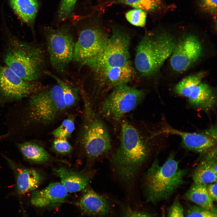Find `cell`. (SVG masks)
Returning <instances> with one entry per match:
<instances>
[{"instance_id":"603a6c76","label":"cell","mask_w":217,"mask_h":217,"mask_svg":"<svg viewBox=\"0 0 217 217\" xmlns=\"http://www.w3.org/2000/svg\"><path fill=\"white\" fill-rule=\"evenodd\" d=\"M185 196L188 200L204 209L211 210L215 207L208 193L206 184L194 183Z\"/></svg>"},{"instance_id":"44dd1931","label":"cell","mask_w":217,"mask_h":217,"mask_svg":"<svg viewBox=\"0 0 217 217\" xmlns=\"http://www.w3.org/2000/svg\"><path fill=\"white\" fill-rule=\"evenodd\" d=\"M15 13L24 22L31 28L39 7L37 0H9Z\"/></svg>"},{"instance_id":"ffe728a7","label":"cell","mask_w":217,"mask_h":217,"mask_svg":"<svg viewBox=\"0 0 217 217\" xmlns=\"http://www.w3.org/2000/svg\"><path fill=\"white\" fill-rule=\"evenodd\" d=\"M55 173L61 178V183L68 192L74 193L84 189L89 180L82 174L61 167L54 169Z\"/></svg>"},{"instance_id":"5b68a950","label":"cell","mask_w":217,"mask_h":217,"mask_svg":"<svg viewBox=\"0 0 217 217\" xmlns=\"http://www.w3.org/2000/svg\"><path fill=\"white\" fill-rule=\"evenodd\" d=\"M176 41L172 35L166 32L144 36L136 50L135 64L138 71L145 77L157 74L170 57Z\"/></svg>"},{"instance_id":"e0dca14e","label":"cell","mask_w":217,"mask_h":217,"mask_svg":"<svg viewBox=\"0 0 217 217\" xmlns=\"http://www.w3.org/2000/svg\"><path fill=\"white\" fill-rule=\"evenodd\" d=\"M186 98L193 106L207 112L212 109L216 103L214 90L203 81L191 90Z\"/></svg>"},{"instance_id":"4fadbf2b","label":"cell","mask_w":217,"mask_h":217,"mask_svg":"<svg viewBox=\"0 0 217 217\" xmlns=\"http://www.w3.org/2000/svg\"><path fill=\"white\" fill-rule=\"evenodd\" d=\"M159 133L179 136L181 138L183 147L203 156L217 148L216 125H212L199 132H189L179 131L165 124Z\"/></svg>"},{"instance_id":"4316f807","label":"cell","mask_w":217,"mask_h":217,"mask_svg":"<svg viewBox=\"0 0 217 217\" xmlns=\"http://www.w3.org/2000/svg\"><path fill=\"white\" fill-rule=\"evenodd\" d=\"M74 129V121L68 118L64 120L60 126L52 132V134L57 138L66 139L70 137Z\"/></svg>"},{"instance_id":"484cf974","label":"cell","mask_w":217,"mask_h":217,"mask_svg":"<svg viewBox=\"0 0 217 217\" xmlns=\"http://www.w3.org/2000/svg\"><path fill=\"white\" fill-rule=\"evenodd\" d=\"M121 2L130 5L135 9L145 11L152 12L156 10L159 5V2L155 0H120Z\"/></svg>"},{"instance_id":"836d02e7","label":"cell","mask_w":217,"mask_h":217,"mask_svg":"<svg viewBox=\"0 0 217 217\" xmlns=\"http://www.w3.org/2000/svg\"><path fill=\"white\" fill-rule=\"evenodd\" d=\"M217 183L210 184L206 186L208 193L213 201H217Z\"/></svg>"},{"instance_id":"d6986e66","label":"cell","mask_w":217,"mask_h":217,"mask_svg":"<svg viewBox=\"0 0 217 217\" xmlns=\"http://www.w3.org/2000/svg\"><path fill=\"white\" fill-rule=\"evenodd\" d=\"M194 170V183L206 184L217 181V153L213 151L204 156Z\"/></svg>"},{"instance_id":"74e56055","label":"cell","mask_w":217,"mask_h":217,"mask_svg":"<svg viewBox=\"0 0 217 217\" xmlns=\"http://www.w3.org/2000/svg\"><path fill=\"white\" fill-rule=\"evenodd\" d=\"M217 217V216H214V217Z\"/></svg>"},{"instance_id":"3957f363","label":"cell","mask_w":217,"mask_h":217,"mask_svg":"<svg viewBox=\"0 0 217 217\" xmlns=\"http://www.w3.org/2000/svg\"><path fill=\"white\" fill-rule=\"evenodd\" d=\"M186 173V170L179 167L173 154L162 165L156 158L143 177L147 200L155 203L168 199L184 184Z\"/></svg>"},{"instance_id":"277c9868","label":"cell","mask_w":217,"mask_h":217,"mask_svg":"<svg viewBox=\"0 0 217 217\" xmlns=\"http://www.w3.org/2000/svg\"><path fill=\"white\" fill-rule=\"evenodd\" d=\"M81 95L83 106L79 132L80 142L89 158H104L109 155L112 147L109 133L83 91Z\"/></svg>"},{"instance_id":"8d00e7d4","label":"cell","mask_w":217,"mask_h":217,"mask_svg":"<svg viewBox=\"0 0 217 217\" xmlns=\"http://www.w3.org/2000/svg\"><path fill=\"white\" fill-rule=\"evenodd\" d=\"M155 0L158 1V2H159L160 1H161L162 0Z\"/></svg>"},{"instance_id":"cb8c5ba5","label":"cell","mask_w":217,"mask_h":217,"mask_svg":"<svg viewBox=\"0 0 217 217\" xmlns=\"http://www.w3.org/2000/svg\"><path fill=\"white\" fill-rule=\"evenodd\" d=\"M204 75L203 72H200L184 78L175 85L174 92L178 95L187 98L191 89L202 81Z\"/></svg>"},{"instance_id":"52a82bcc","label":"cell","mask_w":217,"mask_h":217,"mask_svg":"<svg viewBox=\"0 0 217 217\" xmlns=\"http://www.w3.org/2000/svg\"><path fill=\"white\" fill-rule=\"evenodd\" d=\"M70 26L45 29L47 49L52 67L60 73L65 72L73 61L76 41Z\"/></svg>"},{"instance_id":"8992f818","label":"cell","mask_w":217,"mask_h":217,"mask_svg":"<svg viewBox=\"0 0 217 217\" xmlns=\"http://www.w3.org/2000/svg\"><path fill=\"white\" fill-rule=\"evenodd\" d=\"M30 96L27 105L29 118L42 125L50 124L68 108L58 84L46 87Z\"/></svg>"},{"instance_id":"83f0119b","label":"cell","mask_w":217,"mask_h":217,"mask_svg":"<svg viewBox=\"0 0 217 217\" xmlns=\"http://www.w3.org/2000/svg\"><path fill=\"white\" fill-rule=\"evenodd\" d=\"M146 13L141 10L135 9L128 11L126 14L127 21L137 27L145 26L146 20Z\"/></svg>"},{"instance_id":"d590c367","label":"cell","mask_w":217,"mask_h":217,"mask_svg":"<svg viewBox=\"0 0 217 217\" xmlns=\"http://www.w3.org/2000/svg\"><path fill=\"white\" fill-rule=\"evenodd\" d=\"M162 217H165L164 212H163V213L162 214Z\"/></svg>"},{"instance_id":"e575fe53","label":"cell","mask_w":217,"mask_h":217,"mask_svg":"<svg viewBox=\"0 0 217 217\" xmlns=\"http://www.w3.org/2000/svg\"><path fill=\"white\" fill-rule=\"evenodd\" d=\"M125 217H152L148 214L142 212H134L126 215Z\"/></svg>"},{"instance_id":"4dcf8cb0","label":"cell","mask_w":217,"mask_h":217,"mask_svg":"<svg viewBox=\"0 0 217 217\" xmlns=\"http://www.w3.org/2000/svg\"><path fill=\"white\" fill-rule=\"evenodd\" d=\"M53 147L58 153L61 154H67L71 152L72 147L65 139L57 138L54 140Z\"/></svg>"},{"instance_id":"6da1fadb","label":"cell","mask_w":217,"mask_h":217,"mask_svg":"<svg viewBox=\"0 0 217 217\" xmlns=\"http://www.w3.org/2000/svg\"><path fill=\"white\" fill-rule=\"evenodd\" d=\"M153 137L144 136L127 121L122 122L119 143L112 147L109 155L113 174L123 186H135L156 152L157 144Z\"/></svg>"},{"instance_id":"2e32d148","label":"cell","mask_w":217,"mask_h":217,"mask_svg":"<svg viewBox=\"0 0 217 217\" xmlns=\"http://www.w3.org/2000/svg\"><path fill=\"white\" fill-rule=\"evenodd\" d=\"M68 193L61 183H51L44 189L33 191L31 203L33 206L40 207L58 204L65 201Z\"/></svg>"},{"instance_id":"30bf717a","label":"cell","mask_w":217,"mask_h":217,"mask_svg":"<svg viewBox=\"0 0 217 217\" xmlns=\"http://www.w3.org/2000/svg\"><path fill=\"white\" fill-rule=\"evenodd\" d=\"M130 44V38L127 34L120 30L114 31L101 54L88 67L93 73L105 69L131 64Z\"/></svg>"},{"instance_id":"f546056e","label":"cell","mask_w":217,"mask_h":217,"mask_svg":"<svg viewBox=\"0 0 217 217\" xmlns=\"http://www.w3.org/2000/svg\"><path fill=\"white\" fill-rule=\"evenodd\" d=\"M217 216L216 207L208 210L200 206H191L188 209L185 217H213Z\"/></svg>"},{"instance_id":"7c38bea8","label":"cell","mask_w":217,"mask_h":217,"mask_svg":"<svg viewBox=\"0 0 217 217\" xmlns=\"http://www.w3.org/2000/svg\"><path fill=\"white\" fill-rule=\"evenodd\" d=\"M203 46L200 39L193 34L182 37L176 44L170 56V64L176 72H183L202 57Z\"/></svg>"},{"instance_id":"1f68e13d","label":"cell","mask_w":217,"mask_h":217,"mask_svg":"<svg viewBox=\"0 0 217 217\" xmlns=\"http://www.w3.org/2000/svg\"><path fill=\"white\" fill-rule=\"evenodd\" d=\"M217 0H199L201 9L204 12L212 14H216Z\"/></svg>"},{"instance_id":"9a60e30c","label":"cell","mask_w":217,"mask_h":217,"mask_svg":"<svg viewBox=\"0 0 217 217\" xmlns=\"http://www.w3.org/2000/svg\"><path fill=\"white\" fill-rule=\"evenodd\" d=\"M14 174L15 190L17 193L23 195L33 191L41 183L42 177L37 170L25 166L2 154Z\"/></svg>"},{"instance_id":"7a4b0ae2","label":"cell","mask_w":217,"mask_h":217,"mask_svg":"<svg viewBox=\"0 0 217 217\" xmlns=\"http://www.w3.org/2000/svg\"><path fill=\"white\" fill-rule=\"evenodd\" d=\"M3 55L5 65L28 81H38L46 71L45 53L41 46L9 35Z\"/></svg>"},{"instance_id":"5bb4252c","label":"cell","mask_w":217,"mask_h":217,"mask_svg":"<svg viewBox=\"0 0 217 217\" xmlns=\"http://www.w3.org/2000/svg\"><path fill=\"white\" fill-rule=\"evenodd\" d=\"M134 75L131 64L105 69L94 73L96 92L99 93L127 84L132 80Z\"/></svg>"},{"instance_id":"d6a6232c","label":"cell","mask_w":217,"mask_h":217,"mask_svg":"<svg viewBox=\"0 0 217 217\" xmlns=\"http://www.w3.org/2000/svg\"><path fill=\"white\" fill-rule=\"evenodd\" d=\"M168 217H184L182 206L178 200H176L170 207Z\"/></svg>"},{"instance_id":"9c48e42d","label":"cell","mask_w":217,"mask_h":217,"mask_svg":"<svg viewBox=\"0 0 217 217\" xmlns=\"http://www.w3.org/2000/svg\"><path fill=\"white\" fill-rule=\"evenodd\" d=\"M145 94L143 90L127 84L118 86L114 88L104 100L101 114L106 118L119 121L137 106Z\"/></svg>"},{"instance_id":"7402d4cb","label":"cell","mask_w":217,"mask_h":217,"mask_svg":"<svg viewBox=\"0 0 217 217\" xmlns=\"http://www.w3.org/2000/svg\"><path fill=\"white\" fill-rule=\"evenodd\" d=\"M16 145L24 158L29 162L40 163L50 159L49 155L42 147L33 142L26 141Z\"/></svg>"},{"instance_id":"8fae6325","label":"cell","mask_w":217,"mask_h":217,"mask_svg":"<svg viewBox=\"0 0 217 217\" xmlns=\"http://www.w3.org/2000/svg\"><path fill=\"white\" fill-rule=\"evenodd\" d=\"M46 87L38 81L24 80L0 63V106L31 96Z\"/></svg>"},{"instance_id":"ac0fdd59","label":"cell","mask_w":217,"mask_h":217,"mask_svg":"<svg viewBox=\"0 0 217 217\" xmlns=\"http://www.w3.org/2000/svg\"><path fill=\"white\" fill-rule=\"evenodd\" d=\"M79 205L81 210L89 215L104 216L110 211L108 203L106 199L91 189H88L83 195Z\"/></svg>"},{"instance_id":"f1b7e54d","label":"cell","mask_w":217,"mask_h":217,"mask_svg":"<svg viewBox=\"0 0 217 217\" xmlns=\"http://www.w3.org/2000/svg\"><path fill=\"white\" fill-rule=\"evenodd\" d=\"M77 0H61L59 5L58 15L60 20H64L72 14Z\"/></svg>"},{"instance_id":"ba28073f","label":"cell","mask_w":217,"mask_h":217,"mask_svg":"<svg viewBox=\"0 0 217 217\" xmlns=\"http://www.w3.org/2000/svg\"><path fill=\"white\" fill-rule=\"evenodd\" d=\"M73 61L81 67H88L100 55L109 37L99 27L84 26L78 31Z\"/></svg>"},{"instance_id":"d4e9b609","label":"cell","mask_w":217,"mask_h":217,"mask_svg":"<svg viewBox=\"0 0 217 217\" xmlns=\"http://www.w3.org/2000/svg\"><path fill=\"white\" fill-rule=\"evenodd\" d=\"M44 73L45 74L53 78L61 87L63 98L67 108H70L74 106L77 103L79 99L77 90L68 84L49 71L46 70Z\"/></svg>"}]
</instances>
